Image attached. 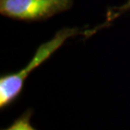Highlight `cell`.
Listing matches in <instances>:
<instances>
[{
    "label": "cell",
    "instance_id": "6da1fadb",
    "mask_svg": "<svg viewBox=\"0 0 130 130\" xmlns=\"http://www.w3.org/2000/svg\"><path fill=\"white\" fill-rule=\"evenodd\" d=\"M77 36L90 38L92 36L91 29L77 27L63 28L56 32L51 40L42 43L38 47L32 59L22 70L13 73H6L0 77V109L4 110L13 105L23 90L24 83L33 70L48 60L69 39Z\"/></svg>",
    "mask_w": 130,
    "mask_h": 130
},
{
    "label": "cell",
    "instance_id": "7a4b0ae2",
    "mask_svg": "<svg viewBox=\"0 0 130 130\" xmlns=\"http://www.w3.org/2000/svg\"><path fill=\"white\" fill-rule=\"evenodd\" d=\"M73 0H0L2 15L19 20L36 21L70 10Z\"/></svg>",
    "mask_w": 130,
    "mask_h": 130
},
{
    "label": "cell",
    "instance_id": "3957f363",
    "mask_svg": "<svg viewBox=\"0 0 130 130\" xmlns=\"http://www.w3.org/2000/svg\"><path fill=\"white\" fill-rule=\"evenodd\" d=\"M130 11V0H126L125 2L121 6H117V7H111L110 9L107 11L106 14V20L102 24L95 26L93 28V32L96 33L98 31H100L103 28H106L110 26L112 22H114L117 19H119L121 15L125 14L126 12Z\"/></svg>",
    "mask_w": 130,
    "mask_h": 130
},
{
    "label": "cell",
    "instance_id": "277c9868",
    "mask_svg": "<svg viewBox=\"0 0 130 130\" xmlns=\"http://www.w3.org/2000/svg\"><path fill=\"white\" fill-rule=\"evenodd\" d=\"M33 115L32 109H28L22 113L20 116L15 119L13 123L6 128L1 130H37L31 124V118Z\"/></svg>",
    "mask_w": 130,
    "mask_h": 130
}]
</instances>
